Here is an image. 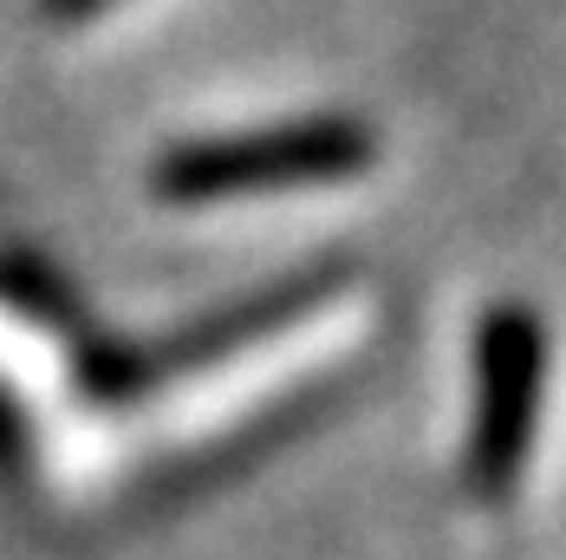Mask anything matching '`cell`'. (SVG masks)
I'll return each mask as SVG.
<instances>
[{"mask_svg":"<svg viewBox=\"0 0 566 560\" xmlns=\"http://www.w3.org/2000/svg\"><path fill=\"white\" fill-rule=\"evenodd\" d=\"M365 157V137L352 124H306V131H274L248 144H216L189 151L164 169L170 196H228V189H261V183H313L339 176Z\"/></svg>","mask_w":566,"mask_h":560,"instance_id":"1","label":"cell"},{"mask_svg":"<svg viewBox=\"0 0 566 560\" xmlns=\"http://www.w3.org/2000/svg\"><path fill=\"white\" fill-rule=\"evenodd\" d=\"M541 392V333L534 320L509 307L482 333V431H475V483L502 496L527 444V411Z\"/></svg>","mask_w":566,"mask_h":560,"instance_id":"2","label":"cell"},{"mask_svg":"<svg viewBox=\"0 0 566 560\" xmlns=\"http://www.w3.org/2000/svg\"><path fill=\"white\" fill-rule=\"evenodd\" d=\"M59 13H92V7H105V0H53Z\"/></svg>","mask_w":566,"mask_h":560,"instance_id":"3","label":"cell"}]
</instances>
